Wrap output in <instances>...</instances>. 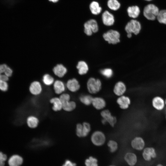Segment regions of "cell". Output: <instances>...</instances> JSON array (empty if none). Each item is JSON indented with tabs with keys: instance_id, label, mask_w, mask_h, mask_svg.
<instances>
[{
	"instance_id": "1",
	"label": "cell",
	"mask_w": 166,
	"mask_h": 166,
	"mask_svg": "<svg viewBox=\"0 0 166 166\" xmlns=\"http://www.w3.org/2000/svg\"><path fill=\"white\" fill-rule=\"evenodd\" d=\"M86 85L87 90L91 94L97 93L102 88V84L100 80L93 77L88 79Z\"/></svg>"
},
{
	"instance_id": "2",
	"label": "cell",
	"mask_w": 166,
	"mask_h": 166,
	"mask_svg": "<svg viewBox=\"0 0 166 166\" xmlns=\"http://www.w3.org/2000/svg\"><path fill=\"white\" fill-rule=\"evenodd\" d=\"M104 39L109 44H117L120 41V34L117 31L111 29L103 34Z\"/></svg>"
},
{
	"instance_id": "3",
	"label": "cell",
	"mask_w": 166,
	"mask_h": 166,
	"mask_svg": "<svg viewBox=\"0 0 166 166\" xmlns=\"http://www.w3.org/2000/svg\"><path fill=\"white\" fill-rule=\"evenodd\" d=\"M159 11L157 6L153 4H150L144 7L143 14L144 17L148 20H154L156 18Z\"/></svg>"
},
{
	"instance_id": "4",
	"label": "cell",
	"mask_w": 166,
	"mask_h": 166,
	"mask_svg": "<svg viewBox=\"0 0 166 166\" xmlns=\"http://www.w3.org/2000/svg\"><path fill=\"white\" fill-rule=\"evenodd\" d=\"M141 26L140 22L135 19H132L126 25L124 29L127 34H134L137 35L140 32Z\"/></svg>"
},
{
	"instance_id": "5",
	"label": "cell",
	"mask_w": 166,
	"mask_h": 166,
	"mask_svg": "<svg viewBox=\"0 0 166 166\" xmlns=\"http://www.w3.org/2000/svg\"><path fill=\"white\" fill-rule=\"evenodd\" d=\"M91 130L90 124L84 122L82 123H77L76 127V134L79 137L83 138L87 136Z\"/></svg>"
},
{
	"instance_id": "6",
	"label": "cell",
	"mask_w": 166,
	"mask_h": 166,
	"mask_svg": "<svg viewBox=\"0 0 166 166\" xmlns=\"http://www.w3.org/2000/svg\"><path fill=\"white\" fill-rule=\"evenodd\" d=\"M90 140L92 143L94 145L100 146L103 145L105 143L106 137L102 131L96 130L92 134Z\"/></svg>"
},
{
	"instance_id": "7",
	"label": "cell",
	"mask_w": 166,
	"mask_h": 166,
	"mask_svg": "<svg viewBox=\"0 0 166 166\" xmlns=\"http://www.w3.org/2000/svg\"><path fill=\"white\" fill-rule=\"evenodd\" d=\"M84 32L88 36H91L93 33L97 32L99 26L97 21L94 19H90L86 22L84 25Z\"/></svg>"
},
{
	"instance_id": "8",
	"label": "cell",
	"mask_w": 166,
	"mask_h": 166,
	"mask_svg": "<svg viewBox=\"0 0 166 166\" xmlns=\"http://www.w3.org/2000/svg\"><path fill=\"white\" fill-rule=\"evenodd\" d=\"M142 155L144 160L147 162L151 161L157 156L156 149L152 147H145L142 150Z\"/></svg>"
},
{
	"instance_id": "9",
	"label": "cell",
	"mask_w": 166,
	"mask_h": 166,
	"mask_svg": "<svg viewBox=\"0 0 166 166\" xmlns=\"http://www.w3.org/2000/svg\"><path fill=\"white\" fill-rule=\"evenodd\" d=\"M101 115L102 119H104L111 127L115 126L117 122V119L115 116L112 115L109 110L106 109L102 110L101 112Z\"/></svg>"
},
{
	"instance_id": "10",
	"label": "cell",
	"mask_w": 166,
	"mask_h": 166,
	"mask_svg": "<svg viewBox=\"0 0 166 166\" xmlns=\"http://www.w3.org/2000/svg\"><path fill=\"white\" fill-rule=\"evenodd\" d=\"M131 145L134 149L138 151H142L145 148V143L144 139L141 137L137 136L132 140Z\"/></svg>"
},
{
	"instance_id": "11",
	"label": "cell",
	"mask_w": 166,
	"mask_h": 166,
	"mask_svg": "<svg viewBox=\"0 0 166 166\" xmlns=\"http://www.w3.org/2000/svg\"><path fill=\"white\" fill-rule=\"evenodd\" d=\"M103 24L106 26H111L115 22V18L113 14L108 10L104 11L101 15Z\"/></svg>"
},
{
	"instance_id": "12",
	"label": "cell",
	"mask_w": 166,
	"mask_h": 166,
	"mask_svg": "<svg viewBox=\"0 0 166 166\" xmlns=\"http://www.w3.org/2000/svg\"><path fill=\"white\" fill-rule=\"evenodd\" d=\"M152 104L153 108L159 111L163 110L165 106V100L160 96L154 97L152 99Z\"/></svg>"
},
{
	"instance_id": "13",
	"label": "cell",
	"mask_w": 166,
	"mask_h": 166,
	"mask_svg": "<svg viewBox=\"0 0 166 166\" xmlns=\"http://www.w3.org/2000/svg\"><path fill=\"white\" fill-rule=\"evenodd\" d=\"M30 93L34 96H38L41 94L42 91V88L41 83L38 81L32 82L29 87Z\"/></svg>"
},
{
	"instance_id": "14",
	"label": "cell",
	"mask_w": 166,
	"mask_h": 166,
	"mask_svg": "<svg viewBox=\"0 0 166 166\" xmlns=\"http://www.w3.org/2000/svg\"><path fill=\"white\" fill-rule=\"evenodd\" d=\"M116 101L119 107L123 110L128 109L131 104L130 98L124 95L119 97Z\"/></svg>"
},
{
	"instance_id": "15",
	"label": "cell",
	"mask_w": 166,
	"mask_h": 166,
	"mask_svg": "<svg viewBox=\"0 0 166 166\" xmlns=\"http://www.w3.org/2000/svg\"><path fill=\"white\" fill-rule=\"evenodd\" d=\"M126 90L127 88L125 84L122 81H119L115 84L113 92L116 96L120 97L124 95Z\"/></svg>"
},
{
	"instance_id": "16",
	"label": "cell",
	"mask_w": 166,
	"mask_h": 166,
	"mask_svg": "<svg viewBox=\"0 0 166 166\" xmlns=\"http://www.w3.org/2000/svg\"><path fill=\"white\" fill-rule=\"evenodd\" d=\"M92 105L97 110H101L105 108L106 103L104 98L97 97H93Z\"/></svg>"
},
{
	"instance_id": "17",
	"label": "cell",
	"mask_w": 166,
	"mask_h": 166,
	"mask_svg": "<svg viewBox=\"0 0 166 166\" xmlns=\"http://www.w3.org/2000/svg\"><path fill=\"white\" fill-rule=\"evenodd\" d=\"M66 86L70 91L73 93L77 91L80 88V84L76 78L68 80L66 83Z\"/></svg>"
},
{
	"instance_id": "18",
	"label": "cell",
	"mask_w": 166,
	"mask_h": 166,
	"mask_svg": "<svg viewBox=\"0 0 166 166\" xmlns=\"http://www.w3.org/2000/svg\"><path fill=\"white\" fill-rule=\"evenodd\" d=\"M49 101L52 105V109L54 111L58 112L62 109V104L59 97H53L50 99Z\"/></svg>"
},
{
	"instance_id": "19",
	"label": "cell",
	"mask_w": 166,
	"mask_h": 166,
	"mask_svg": "<svg viewBox=\"0 0 166 166\" xmlns=\"http://www.w3.org/2000/svg\"><path fill=\"white\" fill-rule=\"evenodd\" d=\"M124 159L128 165L130 166H134L137 162V157L134 152H128L124 155Z\"/></svg>"
},
{
	"instance_id": "20",
	"label": "cell",
	"mask_w": 166,
	"mask_h": 166,
	"mask_svg": "<svg viewBox=\"0 0 166 166\" xmlns=\"http://www.w3.org/2000/svg\"><path fill=\"white\" fill-rule=\"evenodd\" d=\"M27 126L30 128L34 129L37 128L39 123V120L38 117L34 115L29 116L26 119Z\"/></svg>"
},
{
	"instance_id": "21",
	"label": "cell",
	"mask_w": 166,
	"mask_h": 166,
	"mask_svg": "<svg viewBox=\"0 0 166 166\" xmlns=\"http://www.w3.org/2000/svg\"><path fill=\"white\" fill-rule=\"evenodd\" d=\"M53 89L56 94L61 95L65 91V85L62 81L59 80H56L53 84Z\"/></svg>"
},
{
	"instance_id": "22",
	"label": "cell",
	"mask_w": 166,
	"mask_h": 166,
	"mask_svg": "<svg viewBox=\"0 0 166 166\" xmlns=\"http://www.w3.org/2000/svg\"><path fill=\"white\" fill-rule=\"evenodd\" d=\"M127 11L128 16L133 19L137 18L140 13V8L137 6H129L127 9Z\"/></svg>"
},
{
	"instance_id": "23",
	"label": "cell",
	"mask_w": 166,
	"mask_h": 166,
	"mask_svg": "<svg viewBox=\"0 0 166 166\" xmlns=\"http://www.w3.org/2000/svg\"><path fill=\"white\" fill-rule=\"evenodd\" d=\"M67 71L66 68L61 64L57 65L53 69L54 73L59 77L64 76L66 73Z\"/></svg>"
},
{
	"instance_id": "24",
	"label": "cell",
	"mask_w": 166,
	"mask_h": 166,
	"mask_svg": "<svg viewBox=\"0 0 166 166\" xmlns=\"http://www.w3.org/2000/svg\"><path fill=\"white\" fill-rule=\"evenodd\" d=\"M23 162V159L18 155L12 156L9 158L8 163L9 166H20Z\"/></svg>"
},
{
	"instance_id": "25",
	"label": "cell",
	"mask_w": 166,
	"mask_h": 166,
	"mask_svg": "<svg viewBox=\"0 0 166 166\" xmlns=\"http://www.w3.org/2000/svg\"><path fill=\"white\" fill-rule=\"evenodd\" d=\"M62 103V109L66 112H71L73 111L77 107L76 103L73 101L68 100Z\"/></svg>"
},
{
	"instance_id": "26",
	"label": "cell",
	"mask_w": 166,
	"mask_h": 166,
	"mask_svg": "<svg viewBox=\"0 0 166 166\" xmlns=\"http://www.w3.org/2000/svg\"><path fill=\"white\" fill-rule=\"evenodd\" d=\"M89 8L91 13L94 15L99 14L102 10L99 3L96 1H93L90 3Z\"/></svg>"
},
{
	"instance_id": "27",
	"label": "cell",
	"mask_w": 166,
	"mask_h": 166,
	"mask_svg": "<svg viewBox=\"0 0 166 166\" xmlns=\"http://www.w3.org/2000/svg\"><path fill=\"white\" fill-rule=\"evenodd\" d=\"M76 67L78 70V73L81 75L86 74L89 69L88 64L83 61H78Z\"/></svg>"
},
{
	"instance_id": "28",
	"label": "cell",
	"mask_w": 166,
	"mask_h": 166,
	"mask_svg": "<svg viewBox=\"0 0 166 166\" xmlns=\"http://www.w3.org/2000/svg\"><path fill=\"white\" fill-rule=\"evenodd\" d=\"M93 97L89 94H82L79 97V100L82 104L86 106L92 104Z\"/></svg>"
},
{
	"instance_id": "29",
	"label": "cell",
	"mask_w": 166,
	"mask_h": 166,
	"mask_svg": "<svg viewBox=\"0 0 166 166\" xmlns=\"http://www.w3.org/2000/svg\"><path fill=\"white\" fill-rule=\"evenodd\" d=\"M107 6L110 10L117 11L120 9L121 4L118 0H108Z\"/></svg>"
},
{
	"instance_id": "30",
	"label": "cell",
	"mask_w": 166,
	"mask_h": 166,
	"mask_svg": "<svg viewBox=\"0 0 166 166\" xmlns=\"http://www.w3.org/2000/svg\"><path fill=\"white\" fill-rule=\"evenodd\" d=\"M156 18L159 23L166 25V10L159 11Z\"/></svg>"
},
{
	"instance_id": "31",
	"label": "cell",
	"mask_w": 166,
	"mask_h": 166,
	"mask_svg": "<svg viewBox=\"0 0 166 166\" xmlns=\"http://www.w3.org/2000/svg\"><path fill=\"white\" fill-rule=\"evenodd\" d=\"M42 81L43 83L47 86L53 84L54 82L53 77L49 74H45L43 77Z\"/></svg>"
},
{
	"instance_id": "32",
	"label": "cell",
	"mask_w": 166,
	"mask_h": 166,
	"mask_svg": "<svg viewBox=\"0 0 166 166\" xmlns=\"http://www.w3.org/2000/svg\"><path fill=\"white\" fill-rule=\"evenodd\" d=\"M107 145L110 152L112 153L115 152L118 148L117 143L115 140H111L108 141Z\"/></svg>"
},
{
	"instance_id": "33",
	"label": "cell",
	"mask_w": 166,
	"mask_h": 166,
	"mask_svg": "<svg viewBox=\"0 0 166 166\" xmlns=\"http://www.w3.org/2000/svg\"><path fill=\"white\" fill-rule=\"evenodd\" d=\"M97 160L93 156H91L87 159L85 161V166H98Z\"/></svg>"
},
{
	"instance_id": "34",
	"label": "cell",
	"mask_w": 166,
	"mask_h": 166,
	"mask_svg": "<svg viewBox=\"0 0 166 166\" xmlns=\"http://www.w3.org/2000/svg\"><path fill=\"white\" fill-rule=\"evenodd\" d=\"M100 72L103 76L107 78L111 77L113 75V70L109 68L102 69L101 70Z\"/></svg>"
},
{
	"instance_id": "35",
	"label": "cell",
	"mask_w": 166,
	"mask_h": 166,
	"mask_svg": "<svg viewBox=\"0 0 166 166\" xmlns=\"http://www.w3.org/2000/svg\"><path fill=\"white\" fill-rule=\"evenodd\" d=\"M62 102L64 101L71 100V96L70 95L66 93H63L60 95L59 97Z\"/></svg>"
},
{
	"instance_id": "36",
	"label": "cell",
	"mask_w": 166,
	"mask_h": 166,
	"mask_svg": "<svg viewBox=\"0 0 166 166\" xmlns=\"http://www.w3.org/2000/svg\"><path fill=\"white\" fill-rule=\"evenodd\" d=\"M8 87L7 83L6 81L0 80V90L3 91H6Z\"/></svg>"
},
{
	"instance_id": "37",
	"label": "cell",
	"mask_w": 166,
	"mask_h": 166,
	"mask_svg": "<svg viewBox=\"0 0 166 166\" xmlns=\"http://www.w3.org/2000/svg\"><path fill=\"white\" fill-rule=\"evenodd\" d=\"M7 159L6 155L0 152V166H4L5 162Z\"/></svg>"
},
{
	"instance_id": "38",
	"label": "cell",
	"mask_w": 166,
	"mask_h": 166,
	"mask_svg": "<svg viewBox=\"0 0 166 166\" xmlns=\"http://www.w3.org/2000/svg\"><path fill=\"white\" fill-rule=\"evenodd\" d=\"M12 73L13 71L12 69L8 66L7 67L4 72L5 74L8 77L11 76Z\"/></svg>"
},
{
	"instance_id": "39",
	"label": "cell",
	"mask_w": 166,
	"mask_h": 166,
	"mask_svg": "<svg viewBox=\"0 0 166 166\" xmlns=\"http://www.w3.org/2000/svg\"><path fill=\"white\" fill-rule=\"evenodd\" d=\"M76 164L69 160H66L62 166H76Z\"/></svg>"
},
{
	"instance_id": "40",
	"label": "cell",
	"mask_w": 166,
	"mask_h": 166,
	"mask_svg": "<svg viewBox=\"0 0 166 166\" xmlns=\"http://www.w3.org/2000/svg\"><path fill=\"white\" fill-rule=\"evenodd\" d=\"M7 66L5 64H3L0 65V73H4V71Z\"/></svg>"
},
{
	"instance_id": "41",
	"label": "cell",
	"mask_w": 166,
	"mask_h": 166,
	"mask_svg": "<svg viewBox=\"0 0 166 166\" xmlns=\"http://www.w3.org/2000/svg\"><path fill=\"white\" fill-rule=\"evenodd\" d=\"M8 77L6 75H2L0 73V80L7 81L8 80Z\"/></svg>"
},
{
	"instance_id": "42",
	"label": "cell",
	"mask_w": 166,
	"mask_h": 166,
	"mask_svg": "<svg viewBox=\"0 0 166 166\" xmlns=\"http://www.w3.org/2000/svg\"><path fill=\"white\" fill-rule=\"evenodd\" d=\"M50 2L53 3H56L59 0H48Z\"/></svg>"
},
{
	"instance_id": "43",
	"label": "cell",
	"mask_w": 166,
	"mask_h": 166,
	"mask_svg": "<svg viewBox=\"0 0 166 166\" xmlns=\"http://www.w3.org/2000/svg\"><path fill=\"white\" fill-rule=\"evenodd\" d=\"M156 166H164L161 164L159 163V164H157L156 165Z\"/></svg>"
},
{
	"instance_id": "44",
	"label": "cell",
	"mask_w": 166,
	"mask_h": 166,
	"mask_svg": "<svg viewBox=\"0 0 166 166\" xmlns=\"http://www.w3.org/2000/svg\"><path fill=\"white\" fill-rule=\"evenodd\" d=\"M144 0L147 1H152V0Z\"/></svg>"
},
{
	"instance_id": "45",
	"label": "cell",
	"mask_w": 166,
	"mask_h": 166,
	"mask_svg": "<svg viewBox=\"0 0 166 166\" xmlns=\"http://www.w3.org/2000/svg\"><path fill=\"white\" fill-rule=\"evenodd\" d=\"M165 106H166V98L165 100Z\"/></svg>"
},
{
	"instance_id": "46",
	"label": "cell",
	"mask_w": 166,
	"mask_h": 166,
	"mask_svg": "<svg viewBox=\"0 0 166 166\" xmlns=\"http://www.w3.org/2000/svg\"><path fill=\"white\" fill-rule=\"evenodd\" d=\"M109 166H116L115 165H110Z\"/></svg>"
},
{
	"instance_id": "47",
	"label": "cell",
	"mask_w": 166,
	"mask_h": 166,
	"mask_svg": "<svg viewBox=\"0 0 166 166\" xmlns=\"http://www.w3.org/2000/svg\"><path fill=\"white\" fill-rule=\"evenodd\" d=\"M165 118H166V116H165Z\"/></svg>"
}]
</instances>
